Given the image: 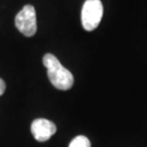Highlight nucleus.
<instances>
[{
    "label": "nucleus",
    "instance_id": "nucleus-2",
    "mask_svg": "<svg viewBox=\"0 0 147 147\" xmlns=\"http://www.w3.org/2000/svg\"><path fill=\"white\" fill-rule=\"evenodd\" d=\"M103 14V6L100 0H86L81 11L82 26L91 32L98 27Z\"/></svg>",
    "mask_w": 147,
    "mask_h": 147
},
{
    "label": "nucleus",
    "instance_id": "nucleus-3",
    "mask_svg": "<svg viewBox=\"0 0 147 147\" xmlns=\"http://www.w3.org/2000/svg\"><path fill=\"white\" fill-rule=\"evenodd\" d=\"M16 28L26 36H33L36 32V10L32 5H26L17 13L14 20Z\"/></svg>",
    "mask_w": 147,
    "mask_h": 147
},
{
    "label": "nucleus",
    "instance_id": "nucleus-1",
    "mask_svg": "<svg viewBox=\"0 0 147 147\" xmlns=\"http://www.w3.org/2000/svg\"><path fill=\"white\" fill-rule=\"evenodd\" d=\"M43 64L48 70L47 73L50 81L57 89L62 91L71 89L74 84L72 73L66 69L54 55L46 54L44 55Z\"/></svg>",
    "mask_w": 147,
    "mask_h": 147
},
{
    "label": "nucleus",
    "instance_id": "nucleus-5",
    "mask_svg": "<svg viewBox=\"0 0 147 147\" xmlns=\"http://www.w3.org/2000/svg\"><path fill=\"white\" fill-rule=\"evenodd\" d=\"M69 147H91V142L85 136H78L70 142Z\"/></svg>",
    "mask_w": 147,
    "mask_h": 147
},
{
    "label": "nucleus",
    "instance_id": "nucleus-6",
    "mask_svg": "<svg viewBox=\"0 0 147 147\" xmlns=\"http://www.w3.org/2000/svg\"><path fill=\"white\" fill-rule=\"evenodd\" d=\"M6 90V83L2 78H0V96H2L4 94Z\"/></svg>",
    "mask_w": 147,
    "mask_h": 147
},
{
    "label": "nucleus",
    "instance_id": "nucleus-4",
    "mask_svg": "<svg viewBox=\"0 0 147 147\" xmlns=\"http://www.w3.org/2000/svg\"><path fill=\"white\" fill-rule=\"evenodd\" d=\"M31 131L37 142H46L57 132V126L51 120L46 119H34L31 126Z\"/></svg>",
    "mask_w": 147,
    "mask_h": 147
}]
</instances>
